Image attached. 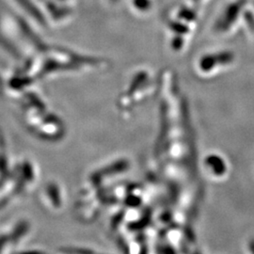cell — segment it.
I'll use <instances>...</instances> for the list:
<instances>
[{
	"mask_svg": "<svg viewBox=\"0 0 254 254\" xmlns=\"http://www.w3.org/2000/svg\"><path fill=\"white\" fill-rule=\"evenodd\" d=\"M16 1L18 2L19 5H21L23 9L27 11L33 18L36 19L40 24H45V18L42 12L39 10V9H37L36 6L31 0H16Z\"/></svg>",
	"mask_w": 254,
	"mask_h": 254,
	"instance_id": "cell-1",
	"label": "cell"
},
{
	"mask_svg": "<svg viewBox=\"0 0 254 254\" xmlns=\"http://www.w3.org/2000/svg\"><path fill=\"white\" fill-rule=\"evenodd\" d=\"M242 7V4L241 2H237L236 4H233L231 5L229 8H228L226 12H225V15L223 16V18L221 20L222 22V27H224V25H231L233 22H235L237 15H238V12Z\"/></svg>",
	"mask_w": 254,
	"mask_h": 254,
	"instance_id": "cell-2",
	"label": "cell"
},
{
	"mask_svg": "<svg viewBox=\"0 0 254 254\" xmlns=\"http://www.w3.org/2000/svg\"><path fill=\"white\" fill-rule=\"evenodd\" d=\"M133 5L136 9L141 11H145L150 9L151 1L150 0H133Z\"/></svg>",
	"mask_w": 254,
	"mask_h": 254,
	"instance_id": "cell-3",
	"label": "cell"
},
{
	"mask_svg": "<svg viewBox=\"0 0 254 254\" xmlns=\"http://www.w3.org/2000/svg\"><path fill=\"white\" fill-rule=\"evenodd\" d=\"M180 17L183 19H187V20H193L195 19V14L190 10V9H185L182 10L181 12L179 13Z\"/></svg>",
	"mask_w": 254,
	"mask_h": 254,
	"instance_id": "cell-4",
	"label": "cell"
},
{
	"mask_svg": "<svg viewBox=\"0 0 254 254\" xmlns=\"http://www.w3.org/2000/svg\"><path fill=\"white\" fill-rule=\"evenodd\" d=\"M171 27L173 28L174 31L176 32H179V33H183V32H186L188 29L186 28L185 26H183L180 23H172L171 24Z\"/></svg>",
	"mask_w": 254,
	"mask_h": 254,
	"instance_id": "cell-5",
	"label": "cell"
},
{
	"mask_svg": "<svg viewBox=\"0 0 254 254\" xmlns=\"http://www.w3.org/2000/svg\"><path fill=\"white\" fill-rule=\"evenodd\" d=\"M110 1H112V2H117L118 0H110Z\"/></svg>",
	"mask_w": 254,
	"mask_h": 254,
	"instance_id": "cell-6",
	"label": "cell"
}]
</instances>
